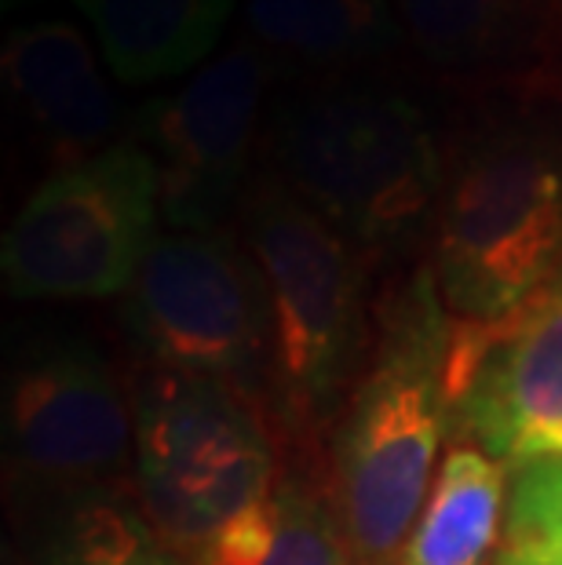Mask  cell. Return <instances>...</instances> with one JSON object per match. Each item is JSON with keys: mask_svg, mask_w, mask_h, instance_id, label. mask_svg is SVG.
<instances>
[{"mask_svg": "<svg viewBox=\"0 0 562 565\" xmlns=\"http://www.w3.org/2000/svg\"><path fill=\"white\" fill-rule=\"evenodd\" d=\"M8 99L15 103L59 168L114 147L117 99L95 70L85 33L70 22H30L8 33L0 55Z\"/></svg>", "mask_w": 562, "mask_h": 565, "instance_id": "12", "label": "cell"}, {"mask_svg": "<svg viewBox=\"0 0 562 565\" xmlns=\"http://www.w3.org/2000/svg\"><path fill=\"white\" fill-rule=\"evenodd\" d=\"M92 22L125 84H153L198 66L220 44L234 0H70Z\"/></svg>", "mask_w": 562, "mask_h": 565, "instance_id": "13", "label": "cell"}, {"mask_svg": "<svg viewBox=\"0 0 562 565\" xmlns=\"http://www.w3.org/2000/svg\"><path fill=\"white\" fill-rule=\"evenodd\" d=\"M552 288H562V274H559V281H555V285H552Z\"/></svg>", "mask_w": 562, "mask_h": 565, "instance_id": "19", "label": "cell"}, {"mask_svg": "<svg viewBox=\"0 0 562 565\" xmlns=\"http://www.w3.org/2000/svg\"><path fill=\"white\" fill-rule=\"evenodd\" d=\"M432 278L453 321H505L562 274V117L519 106L446 153Z\"/></svg>", "mask_w": 562, "mask_h": 565, "instance_id": "1", "label": "cell"}, {"mask_svg": "<svg viewBox=\"0 0 562 565\" xmlns=\"http://www.w3.org/2000/svg\"><path fill=\"white\" fill-rule=\"evenodd\" d=\"M267 88L271 55L242 41L136 114L131 139L158 164L161 212L176 231H220L242 204Z\"/></svg>", "mask_w": 562, "mask_h": 565, "instance_id": "8", "label": "cell"}, {"mask_svg": "<svg viewBox=\"0 0 562 565\" xmlns=\"http://www.w3.org/2000/svg\"><path fill=\"white\" fill-rule=\"evenodd\" d=\"M278 179L358 248H394L435 220L446 153L399 92L318 81L271 125Z\"/></svg>", "mask_w": 562, "mask_h": 565, "instance_id": "3", "label": "cell"}, {"mask_svg": "<svg viewBox=\"0 0 562 565\" xmlns=\"http://www.w3.org/2000/svg\"><path fill=\"white\" fill-rule=\"evenodd\" d=\"M508 519L505 463L475 445H457L442 460L427 508L399 565H486L497 562Z\"/></svg>", "mask_w": 562, "mask_h": 565, "instance_id": "14", "label": "cell"}, {"mask_svg": "<svg viewBox=\"0 0 562 565\" xmlns=\"http://www.w3.org/2000/svg\"><path fill=\"white\" fill-rule=\"evenodd\" d=\"M402 33L442 74L562 95V0H391Z\"/></svg>", "mask_w": 562, "mask_h": 565, "instance_id": "11", "label": "cell"}, {"mask_svg": "<svg viewBox=\"0 0 562 565\" xmlns=\"http://www.w3.org/2000/svg\"><path fill=\"white\" fill-rule=\"evenodd\" d=\"M274 500H278V529L271 551L256 565H354L329 492L318 489V482L282 478V486H274Z\"/></svg>", "mask_w": 562, "mask_h": 565, "instance_id": "18", "label": "cell"}, {"mask_svg": "<svg viewBox=\"0 0 562 565\" xmlns=\"http://www.w3.org/2000/svg\"><path fill=\"white\" fill-rule=\"evenodd\" d=\"M494 565H562V460L516 467Z\"/></svg>", "mask_w": 562, "mask_h": 565, "instance_id": "17", "label": "cell"}, {"mask_svg": "<svg viewBox=\"0 0 562 565\" xmlns=\"http://www.w3.org/2000/svg\"><path fill=\"white\" fill-rule=\"evenodd\" d=\"M136 405V503L190 562L212 536L278 486L274 435L256 402L187 372L150 369Z\"/></svg>", "mask_w": 562, "mask_h": 565, "instance_id": "5", "label": "cell"}, {"mask_svg": "<svg viewBox=\"0 0 562 565\" xmlns=\"http://www.w3.org/2000/svg\"><path fill=\"white\" fill-rule=\"evenodd\" d=\"M245 22L267 55L310 70L369 63L405 38L391 0H245Z\"/></svg>", "mask_w": 562, "mask_h": 565, "instance_id": "15", "label": "cell"}, {"mask_svg": "<svg viewBox=\"0 0 562 565\" xmlns=\"http://www.w3.org/2000/svg\"><path fill=\"white\" fill-rule=\"evenodd\" d=\"M442 391L449 427L505 467L562 460V288L505 321L449 318Z\"/></svg>", "mask_w": 562, "mask_h": 565, "instance_id": "9", "label": "cell"}, {"mask_svg": "<svg viewBox=\"0 0 562 565\" xmlns=\"http://www.w3.org/2000/svg\"><path fill=\"white\" fill-rule=\"evenodd\" d=\"M8 449L19 471L52 489L103 497L136 452V405L99 358L55 347L8 380Z\"/></svg>", "mask_w": 562, "mask_h": 565, "instance_id": "10", "label": "cell"}, {"mask_svg": "<svg viewBox=\"0 0 562 565\" xmlns=\"http://www.w3.org/2000/svg\"><path fill=\"white\" fill-rule=\"evenodd\" d=\"M52 565H194L153 533L139 508L110 497L77 500L59 533Z\"/></svg>", "mask_w": 562, "mask_h": 565, "instance_id": "16", "label": "cell"}, {"mask_svg": "<svg viewBox=\"0 0 562 565\" xmlns=\"http://www.w3.org/2000/svg\"><path fill=\"white\" fill-rule=\"evenodd\" d=\"M271 315V430L307 438L321 424L358 354L362 248L296 198L263 179L237 204Z\"/></svg>", "mask_w": 562, "mask_h": 565, "instance_id": "4", "label": "cell"}, {"mask_svg": "<svg viewBox=\"0 0 562 565\" xmlns=\"http://www.w3.org/2000/svg\"><path fill=\"white\" fill-rule=\"evenodd\" d=\"M128 324L150 369L226 383L256 402L271 427L267 288L242 237L158 234L128 288Z\"/></svg>", "mask_w": 562, "mask_h": 565, "instance_id": "7", "label": "cell"}, {"mask_svg": "<svg viewBox=\"0 0 562 565\" xmlns=\"http://www.w3.org/2000/svg\"><path fill=\"white\" fill-rule=\"evenodd\" d=\"M446 347L449 315L427 270L402 299L380 362L347 398L332 438L326 492L354 565H399L427 508L449 424Z\"/></svg>", "mask_w": 562, "mask_h": 565, "instance_id": "2", "label": "cell"}, {"mask_svg": "<svg viewBox=\"0 0 562 565\" xmlns=\"http://www.w3.org/2000/svg\"><path fill=\"white\" fill-rule=\"evenodd\" d=\"M161 175L136 139L59 168L33 190L0 248L15 299H106L136 281L158 242Z\"/></svg>", "mask_w": 562, "mask_h": 565, "instance_id": "6", "label": "cell"}]
</instances>
